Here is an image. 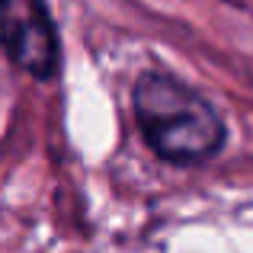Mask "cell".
<instances>
[{"label": "cell", "instance_id": "6da1fadb", "mask_svg": "<svg viewBox=\"0 0 253 253\" xmlns=\"http://www.w3.org/2000/svg\"><path fill=\"white\" fill-rule=\"evenodd\" d=\"M131 106L141 138L167 164L196 167L215 157L224 144V122L215 106L173 74H141L131 93Z\"/></svg>", "mask_w": 253, "mask_h": 253}, {"label": "cell", "instance_id": "7a4b0ae2", "mask_svg": "<svg viewBox=\"0 0 253 253\" xmlns=\"http://www.w3.org/2000/svg\"><path fill=\"white\" fill-rule=\"evenodd\" d=\"M0 48L36 81L55 77L61 42L45 0H0Z\"/></svg>", "mask_w": 253, "mask_h": 253}]
</instances>
